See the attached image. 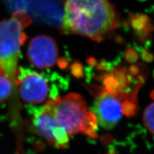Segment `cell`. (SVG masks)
Instances as JSON below:
<instances>
[{"label":"cell","instance_id":"6da1fadb","mask_svg":"<svg viewBox=\"0 0 154 154\" xmlns=\"http://www.w3.org/2000/svg\"><path fill=\"white\" fill-rule=\"evenodd\" d=\"M118 13L109 0H66L62 30L100 41L118 26Z\"/></svg>","mask_w":154,"mask_h":154},{"label":"cell","instance_id":"7a4b0ae2","mask_svg":"<svg viewBox=\"0 0 154 154\" xmlns=\"http://www.w3.org/2000/svg\"><path fill=\"white\" fill-rule=\"evenodd\" d=\"M45 105L54 114L57 122L67 134H83L91 138L98 137V122L92 111L88 109L84 98L76 93L48 100Z\"/></svg>","mask_w":154,"mask_h":154},{"label":"cell","instance_id":"3957f363","mask_svg":"<svg viewBox=\"0 0 154 154\" xmlns=\"http://www.w3.org/2000/svg\"><path fill=\"white\" fill-rule=\"evenodd\" d=\"M30 23V19L23 12L0 22V70L14 82L21 47L26 38L24 29Z\"/></svg>","mask_w":154,"mask_h":154},{"label":"cell","instance_id":"277c9868","mask_svg":"<svg viewBox=\"0 0 154 154\" xmlns=\"http://www.w3.org/2000/svg\"><path fill=\"white\" fill-rule=\"evenodd\" d=\"M14 83L18 87L22 100L31 105L46 102L58 97L57 89L52 88L46 76L29 69L19 67Z\"/></svg>","mask_w":154,"mask_h":154},{"label":"cell","instance_id":"5b68a950","mask_svg":"<svg viewBox=\"0 0 154 154\" xmlns=\"http://www.w3.org/2000/svg\"><path fill=\"white\" fill-rule=\"evenodd\" d=\"M32 122L36 134L47 143L60 149L68 146L69 136L64 128L58 124L54 114L45 104L41 107L32 108Z\"/></svg>","mask_w":154,"mask_h":154},{"label":"cell","instance_id":"8992f818","mask_svg":"<svg viewBox=\"0 0 154 154\" xmlns=\"http://www.w3.org/2000/svg\"><path fill=\"white\" fill-rule=\"evenodd\" d=\"M126 94L103 89L94 101L93 112L98 123L106 129L113 128L123 114V104ZM128 100V99H127Z\"/></svg>","mask_w":154,"mask_h":154},{"label":"cell","instance_id":"52a82bcc","mask_svg":"<svg viewBox=\"0 0 154 154\" xmlns=\"http://www.w3.org/2000/svg\"><path fill=\"white\" fill-rule=\"evenodd\" d=\"M27 55L29 61L37 68H49L57 62L58 50L56 42L50 36H37L29 44Z\"/></svg>","mask_w":154,"mask_h":154},{"label":"cell","instance_id":"ba28073f","mask_svg":"<svg viewBox=\"0 0 154 154\" xmlns=\"http://www.w3.org/2000/svg\"><path fill=\"white\" fill-rule=\"evenodd\" d=\"M130 19L134 30L139 36H146L150 32L152 25L147 16L141 14H132Z\"/></svg>","mask_w":154,"mask_h":154},{"label":"cell","instance_id":"9c48e42d","mask_svg":"<svg viewBox=\"0 0 154 154\" xmlns=\"http://www.w3.org/2000/svg\"><path fill=\"white\" fill-rule=\"evenodd\" d=\"M14 82L0 70V103L5 102L11 95Z\"/></svg>","mask_w":154,"mask_h":154},{"label":"cell","instance_id":"30bf717a","mask_svg":"<svg viewBox=\"0 0 154 154\" xmlns=\"http://www.w3.org/2000/svg\"><path fill=\"white\" fill-rule=\"evenodd\" d=\"M143 121L148 131L154 134V103L148 106L144 110Z\"/></svg>","mask_w":154,"mask_h":154},{"label":"cell","instance_id":"8fae6325","mask_svg":"<svg viewBox=\"0 0 154 154\" xmlns=\"http://www.w3.org/2000/svg\"><path fill=\"white\" fill-rule=\"evenodd\" d=\"M127 59L128 61L131 62H135L137 59V55L136 53L132 49L129 50L127 53Z\"/></svg>","mask_w":154,"mask_h":154}]
</instances>
